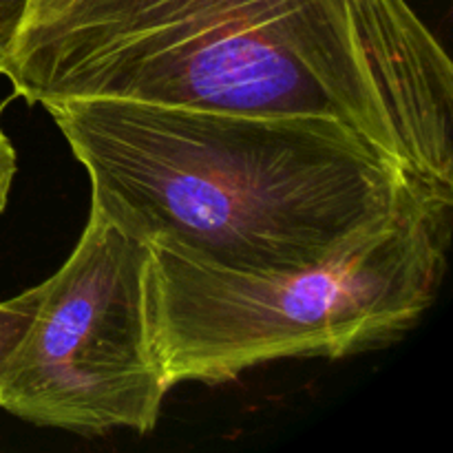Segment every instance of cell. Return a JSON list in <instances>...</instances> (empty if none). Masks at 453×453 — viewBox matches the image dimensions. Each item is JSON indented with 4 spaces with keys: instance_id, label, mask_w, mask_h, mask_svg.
<instances>
[{
    "instance_id": "1",
    "label": "cell",
    "mask_w": 453,
    "mask_h": 453,
    "mask_svg": "<svg viewBox=\"0 0 453 453\" xmlns=\"http://www.w3.org/2000/svg\"><path fill=\"white\" fill-rule=\"evenodd\" d=\"M3 75L42 106L339 119L453 188V62L407 0H29Z\"/></svg>"
},
{
    "instance_id": "2",
    "label": "cell",
    "mask_w": 453,
    "mask_h": 453,
    "mask_svg": "<svg viewBox=\"0 0 453 453\" xmlns=\"http://www.w3.org/2000/svg\"><path fill=\"white\" fill-rule=\"evenodd\" d=\"M44 109L91 181V208L149 246L239 274L319 264L453 188L394 162L339 119L150 102Z\"/></svg>"
},
{
    "instance_id": "3",
    "label": "cell",
    "mask_w": 453,
    "mask_h": 453,
    "mask_svg": "<svg viewBox=\"0 0 453 453\" xmlns=\"http://www.w3.org/2000/svg\"><path fill=\"white\" fill-rule=\"evenodd\" d=\"M451 230L453 195H438L292 273L239 274L150 246L146 317L164 385L226 383L279 358L405 339L436 303Z\"/></svg>"
},
{
    "instance_id": "4",
    "label": "cell",
    "mask_w": 453,
    "mask_h": 453,
    "mask_svg": "<svg viewBox=\"0 0 453 453\" xmlns=\"http://www.w3.org/2000/svg\"><path fill=\"white\" fill-rule=\"evenodd\" d=\"M150 246L97 211L0 379V407L40 427L97 436L157 427L168 388L150 348Z\"/></svg>"
},
{
    "instance_id": "5",
    "label": "cell",
    "mask_w": 453,
    "mask_h": 453,
    "mask_svg": "<svg viewBox=\"0 0 453 453\" xmlns=\"http://www.w3.org/2000/svg\"><path fill=\"white\" fill-rule=\"evenodd\" d=\"M42 295L44 283H40V286L0 303V379H3L9 357L22 341L29 323L34 321Z\"/></svg>"
},
{
    "instance_id": "6",
    "label": "cell",
    "mask_w": 453,
    "mask_h": 453,
    "mask_svg": "<svg viewBox=\"0 0 453 453\" xmlns=\"http://www.w3.org/2000/svg\"><path fill=\"white\" fill-rule=\"evenodd\" d=\"M29 0H0V75L12 58Z\"/></svg>"
},
{
    "instance_id": "7",
    "label": "cell",
    "mask_w": 453,
    "mask_h": 453,
    "mask_svg": "<svg viewBox=\"0 0 453 453\" xmlns=\"http://www.w3.org/2000/svg\"><path fill=\"white\" fill-rule=\"evenodd\" d=\"M13 175H16V150L0 128V212L7 206Z\"/></svg>"
}]
</instances>
